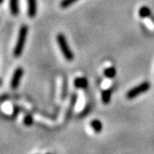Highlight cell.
Returning a JSON list of instances; mask_svg holds the SVG:
<instances>
[{
    "label": "cell",
    "instance_id": "cell-1",
    "mask_svg": "<svg viewBox=\"0 0 154 154\" xmlns=\"http://www.w3.org/2000/svg\"><path fill=\"white\" fill-rule=\"evenodd\" d=\"M28 28L26 25H22L20 28L19 33H18V38H17V43L15 45V48L13 51V54L16 57H18L22 55L24 46L26 44V40H27V36H28Z\"/></svg>",
    "mask_w": 154,
    "mask_h": 154
},
{
    "label": "cell",
    "instance_id": "cell-2",
    "mask_svg": "<svg viewBox=\"0 0 154 154\" xmlns=\"http://www.w3.org/2000/svg\"><path fill=\"white\" fill-rule=\"evenodd\" d=\"M57 42L60 47L61 51L63 53V57H65L67 61H73L74 59V54L72 52V51L69 46V44L67 42L66 37L63 34V33H58L57 35Z\"/></svg>",
    "mask_w": 154,
    "mask_h": 154
},
{
    "label": "cell",
    "instance_id": "cell-3",
    "mask_svg": "<svg viewBox=\"0 0 154 154\" xmlns=\"http://www.w3.org/2000/svg\"><path fill=\"white\" fill-rule=\"evenodd\" d=\"M150 87H151V85H150V83L148 82H144L140 83V85L136 86L135 88H132L131 90H129L127 93V98L128 99H134L139 95L146 93V91H148L150 89Z\"/></svg>",
    "mask_w": 154,
    "mask_h": 154
},
{
    "label": "cell",
    "instance_id": "cell-4",
    "mask_svg": "<svg viewBox=\"0 0 154 154\" xmlns=\"http://www.w3.org/2000/svg\"><path fill=\"white\" fill-rule=\"evenodd\" d=\"M23 73H24V70H23L22 67H18L14 71V74L12 75L11 82V88L13 90H16L19 87L20 82H21V79H22V75H23Z\"/></svg>",
    "mask_w": 154,
    "mask_h": 154
},
{
    "label": "cell",
    "instance_id": "cell-5",
    "mask_svg": "<svg viewBox=\"0 0 154 154\" xmlns=\"http://www.w3.org/2000/svg\"><path fill=\"white\" fill-rule=\"evenodd\" d=\"M37 14V0H28V16L33 18Z\"/></svg>",
    "mask_w": 154,
    "mask_h": 154
},
{
    "label": "cell",
    "instance_id": "cell-6",
    "mask_svg": "<svg viewBox=\"0 0 154 154\" xmlns=\"http://www.w3.org/2000/svg\"><path fill=\"white\" fill-rule=\"evenodd\" d=\"M75 87L79 89H84L88 87V80L84 77H77L74 82Z\"/></svg>",
    "mask_w": 154,
    "mask_h": 154
},
{
    "label": "cell",
    "instance_id": "cell-7",
    "mask_svg": "<svg viewBox=\"0 0 154 154\" xmlns=\"http://www.w3.org/2000/svg\"><path fill=\"white\" fill-rule=\"evenodd\" d=\"M10 9L14 17L19 15V0H10Z\"/></svg>",
    "mask_w": 154,
    "mask_h": 154
},
{
    "label": "cell",
    "instance_id": "cell-8",
    "mask_svg": "<svg viewBox=\"0 0 154 154\" xmlns=\"http://www.w3.org/2000/svg\"><path fill=\"white\" fill-rule=\"evenodd\" d=\"M77 101V94H73L71 96V100H70V104H69V107L68 109V111H67V118H69L70 116H71L72 112L74 110V108H75V105L76 104Z\"/></svg>",
    "mask_w": 154,
    "mask_h": 154
},
{
    "label": "cell",
    "instance_id": "cell-9",
    "mask_svg": "<svg viewBox=\"0 0 154 154\" xmlns=\"http://www.w3.org/2000/svg\"><path fill=\"white\" fill-rule=\"evenodd\" d=\"M101 98H102V101L104 104H105V105L109 104L110 99H111V90L110 89H105L104 91H102Z\"/></svg>",
    "mask_w": 154,
    "mask_h": 154
},
{
    "label": "cell",
    "instance_id": "cell-10",
    "mask_svg": "<svg viewBox=\"0 0 154 154\" xmlns=\"http://www.w3.org/2000/svg\"><path fill=\"white\" fill-rule=\"evenodd\" d=\"M90 126L94 129V132L96 133H100L102 131V128H103V125H102L101 122L99 121L98 119H94L93 121H91Z\"/></svg>",
    "mask_w": 154,
    "mask_h": 154
},
{
    "label": "cell",
    "instance_id": "cell-11",
    "mask_svg": "<svg viewBox=\"0 0 154 154\" xmlns=\"http://www.w3.org/2000/svg\"><path fill=\"white\" fill-rule=\"evenodd\" d=\"M139 16L141 18H146L149 17L151 16V10L147 6H142L140 10H139Z\"/></svg>",
    "mask_w": 154,
    "mask_h": 154
},
{
    "label": "cell",
    "instance_id": "cell-12",
    "mask_svg": "<svg viewBox=\"0 0 154 154\" xmlns=\"http://www.w3.org/2000/svg\"><path fill=\"white\" fill-rule=\"evenodd\" d=\"M116 69L114 67L107 68V69H105V71H104V75L107 78H113V77L116 76Z\"/></svg>",
    "mask_w": 154,
    "mask_h": 154
},
{
    "label": "cell",
    "instance_id": "cell-13",
    "mask_svg": "<svg viewBox=\"0 0 154 154\" xmlns=\"http://www.w3.org/2000/svg\"><path fill=\"white\" fill-rule=\"evenodd\" d=\"M76 1H78V0H62L60 3L61 8H63V9L68 8V7L72 5L74 3H75Z\"/></svg>",
    "mask_w": 154,
    "mask_h": 154
},
{
    "label": "cell",
    "instance_id": "cell-14",
    "mask_svg": "<svg viewBox=\"0 0 154 154\" xmlns=\"http://www.w3.org/2000/svg\"><path fill=\"white\" fill-rule=\"evenodd\" d=\"M23 122L25 125L27 126H30L32 123H33V117L31 115H27L25 117H24V120H23Z\"/></svg>",
    "mask_w": 154,
    "mask_h": 154
},
{
    "label": "cell",
    "instance_id": "cell-15",
    "mask_svg": "<svg viewBox=\"0 0 154 154\" xmlns=\"http://www.w3.org/2000/svg\"><path fill=\"white\" fill-rule=\"evenodd\" d=\"M89 110H90V106L89 105H87V107L84 109L82 112V114H81V116H84L85 115H88V112H89Z\"/></svg>",
    "mask_w": 154,
    "mask_h": 154
},
{
    "label": "cell",
    "instance_id": "cell-16",
    "mask_svg": "<svg viewBox=\"0 0 154 154\" xmlns=\"http://www.w3.org/2000/svg\"><path fill=\"white\" fill-rule=\"evenodd\" d=\"M4 1H5V0H0V5L4 3Z\"/></svg>",
    "mask_w": 154,
    "mask_h": 154
},
{
    "label": "cell",
    "instance_id": "cell-17",
    "mask_svg": "<svg viewBox=\"0 0 154 154\" xmlns=\"http://www.w3.org/2000/svg\"><path fill=\"white\" fill-rule=\"evenodd\" d=\"M1 84H2V80L0 79V85H1Z\"/></svg>",
    "mask_w": 154,
    "mask_h": 154
}]
</instances>
